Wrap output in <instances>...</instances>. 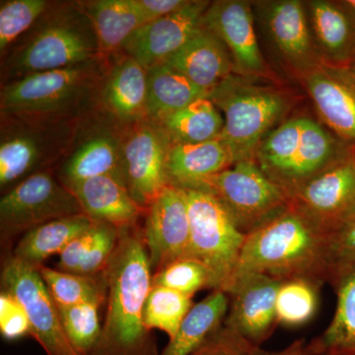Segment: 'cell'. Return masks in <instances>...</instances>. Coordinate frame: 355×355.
<instances>
[{
  "mask_svg": "<svg viewBox=\"0 0 355 355\" xmlns=\"http://www.w3.org/2000/svg\"><path fill=\"white\" fill-rule=\"evenodd\" d=\"M38 270L58 309L103 297L101 287L92 277L74 275L44 266H40Z\"/></svg>",
  "mask_w": 355,
  "mask_h": 355,
  "instance_id": "obj_37",
  "label": "cell"
},
{
  "mask_svg": "<svg viewBox=\"0 0 355 355\" xmlns=\"http://www.w3.org/2000/svg\"><path fill=\"white\" fill-rule=\"evenodd\" d=\"M102 298L92 299L72 307L60 309L65 333L83 355H90L102 336L99 307Z\"/></svg>",
  "mask_w": 355,
  "mask_h": 355,
  "instance_id": "obj_36",
  "label": "cell"
},
{
  "mask_svg": "<svg viewBox=\"0 0 355 355\" xmlns=\"http://www.w3.org/2000/svg\"><path fill=\"white\" fill-rule=\"evenodd\" d=\"M309 17L324 62L345 67L355 55V9L349 1H310Z\"/></svg>",
  "mask_w": 355,
  "mask_h": 355,
  "instance_id": "obj_21",
  "label": "cell"
},
{
  "mask_svg": "<svg viewBox=\"0 0 355 355\" xmlns=\"http://www.w3.org/2000/svg\"><path fill=\"white\" fill-rule=\"evenodd\" d=\"M165 64L209 93L235 70L225 44L202 25Z\"/></svg>",
  "mask_w": 355,
  "mask_h": 355,
  "instance_id": "obj_18",
  "label": "cell"
},
{
  "mask_svg": "<svg viewBox=\"0 0 355 355\" xmlns=\"http://www.w3.org/2000/svg\"><path fill=\"white\" fill-rule=\"evenodd\" d=\"M322 120L334 135L355 147V76L343 67L316 62L302 70Z\"/></svg>",
  "mask_w": 355,
  "mask_h": 355,
  "instance_id": "obj_14",
  "label": "cell"
},
{
  "mask_svg": "<svg viewBox=\"0 0 355 355\" xmlns=\"http://www.w3.org/2000/svg\"><path fill=\"white\" fill-rule=\"evenodd\" d=\"M195 189L211 193L245 235L291 207L288 195L266 176L254 160L236 163L231 169L209 177Z\"/></svg>",
  "mask_w": 355,
  "mask_h": 355,
  "instance_id": "obj_7",
  "label": "cell"
},
{
  "mask_svg": "<svg viewBox=\"0 0 355 355\" xmlns=\"http://www.w3.org/2000/svg\"><path fill=\"white\" fill-rule=\"evenodd\" d=\"M144 243L156 272L188 257L190 216L184 189L169 184L149 205Z\"/></svg>",
  "mask_w": 355,
  "mask_h": 355,
  "instance_id": "obj_13",
  "label": "cell"
},
{
  "mask_svg": "<svg viewBox=\"0 0 355 355\" xmlns=\"http://www.w3.org/2000/svg\"><path fill=\"white\" fill-rule=\"evenodd\" d=\"M305 116L294 118L270 132L257 153L261 169L270 180L275 179L294 157L302 135Z\"/></svg>",
  "mask_w": 355,
  "mask_h": 355,
  "instance_id": "obj_35",
  "label": "cell"
},
{
  "mask_svg": "<svg viewBox=\"0 0 355 355\" xmlns=\"http://www.w3.org/2000/svg\"><path fill=\"white\" fill-rule=\"evenodd\" d=\"M65 187L73 193L86 216L118 229L132 225L144 209L128 187L114 177L90 178Z\"/></svg>",
  "mask_w": 355,
  "mask_h": 355,
  "instance_id": "obj_19",
  "label": "cell"
},
{
  "mask_svg": "<svg viewBox=\"0 0 355 355\" xmlns=\"http://www.w3.org/2000/svg\"><path fill=\"white\" fill-rule=\"evenodd\" d=\"M153 286L167 287L193 297L200 289H210L209 273L200 261L180 259L156 272Z\"/></svg>",
  "mask_w": 355,
  "mask_h": 355,
  "instance_id": "obj_39",
  "label": "cell"
},
{
  "mask_svg": "<svg viewBox=\"0 0 355 355\" xmlns=\"http://www.w3.org/2000/svg\"><path fill=\"white\" fill-rule=\"evenodd\" d=\"M147 69L132 57L119 60L107 76L101 89L105 108L123 123L148 119Z\"/></svg>",
  "mask_w": 355,
  "mask_h": 355,
  "instance_id": "obj_22",
  "label": "cell"
},
{
  "mask_svg": "<svg viewBox=\"0 0 355 355\" xmlns=\"http://www.w3.org/2000/svg\"><path fill=\"white\" fill-rule=\"evenodd\" d=\"M1 284L4 291L12 294L24 306L31 336L46 355H83L65 333L60 309L36 266L12 257L3 266Z\"/></svg>",
  "mask_w": 355,
  "mask_h": 355,
  "instance_id": "obj_9",
  "label": "cell"
},
{
  "mask_svg": "<svg viewBox=\"0 0 355 355\" xmlns=\"http://www.w3.org/2000/svg\"><path fill=\"white\" fill-rule=\"evenodd\" d=\"M266 25L273 43L291 64L301 70L316 62L305 7L298 0H280L268 4Z\"/></svg>",
  "mask_w": 355,
  "mask_h": 355,
  "instance_id": "obj_24",
  "label": "cell"
},
{
  "mask_svg": "<svg viewBox=\"0 0 355 355\" xmlns=\"http://www.w3.org/2000/svg\"><path fill=\"white\" fill-rule=\"evenodd\" d=\"M135 1L146 23L176 12L189 2L188 0H135Z\"/></svg>",
  "mask_w": 355,
  "mask_h": 355,
  "instance_id": "obj_43",
  "label": "cell"
},
{
  "mask_svg": "<svg viewBox=\"0 0 355 355\" xmlns=\"http://www.w3.org/2000/svg\"><path fill=\"white\" fill-rule=\"evenodd\" d=\"M331 286L336 294L335 315L309 342L311 349L317 355H355V268L338 275Z\"/></svg>",
  "mask_w": 355,
  "mask_h": 355,
  "instance_id": "obj_26",
  "label": "cell"
},
{
  "mask_svg": "<svg viewBox=\"0 0 355 355\" xmlns=\"http://www.w3.org/2000/svg\"><path fill=\"white\" fill-rule=\"evenodd\" d=\"M291 205L329 234L355 212V147L289 195Z\"/></svg>",
  "mask_w": 355,
  "mask_h": 355,
  "instance_id": "obj_8",
  "label": "cell"
},
{
  "mask_svg": "<svg viewBox=\"0 0 355 355\" xmlns=\"http://www.w3.org/2000/svg\"><path fill=\"white\" fill-rule=\"evenodd\" d=\"M148 119L157 120L165 114L186 108L209 93L191 83L179 70L162 62L147 69Z\"/></svg>",
  "mask_w": 355,
  "mask_h": 355,
  "instance_id": "obj_30",
  "label": "cell"
},
{
  "mask_svg": "<svg viewBox=\"0 0 355 355\" xmlns=\"http://www.w3.org/2000/svg\"><path fill=\"white\" fill-rule=\"evenodd\" d=\"M229 296L214 291L193 306L176 335L159 355H191L220 329L227 315Z\"/></svg>",
  "mask_w": 355,
  "mask_h": 355,
  "instance_id": "obj_29",
  "label": "cell"
},
{
  "mask_svg": "<svg viewBox=\"0 0 355 355\" xmlns=\"http://www.w3.org/2000/svg\"><path fill=\"white\" fill-rule=\"evenodd\" d=\"M232 164L227 146L219 137L202 144H172L167 161L169 184L198 188L205 180Z\"/></svg>",
  "mask_w": 355,
  "mask_h": 355,
  "instance_id": "obj_25",
  "label": "cell"
},
{
  "mask_svg": "<svg viewBox=\"0 0 355 355\" xmlns=\"http://www.w3.org/2000/svg\"><path fill=\"white\" fill-rule=\"evenodd\" d=\"M0 333L7 340H16L31 335L29 317L24 306L12 294H0Z\"/></svg>",
  "mask_w": 355,
  "mask_h": 355,
  "instance_id": "obj_41",
  "label": "cell"
},
{
  "mask_svg": "<svg viewBox=\"0 0 355 355\" xmlns=\"http://www.w3.org/2000/svg\"><path fill=\"white\" fill-rule=\"evenodd\" d=\"M109 306L99 343L90 355H156L146 340L144 311L153 287L146 243L137 235L119 240L106 268Z\"/></svg>",
  "mask_w": 355,
  "mask_h": 355,
  "instance_id": "obj_2",
  "label": "cell"
},
{
  "mask_svg": "<svg viewBox=\"0 0 355 355\" xmlns=\"http://www.w3.org/2000/svg\"><path fill=\"white\" fill-rule=\"evenodd\" d=\"M330 254L331 284L342 273L355 268V212L327 234Z\"/></svg>",
  "mask_w": 355,
  "mask_h": 355,
  "instance_id": "obj_40",
  "label": "cell"
},
{
  "mask_svg": "<svg viewBox=\"0 0 355 355\" xmlns=\"http://www.w3.org/2000/svg\"><path fill=\"white\" fill-rule=\"evenodd\" d=\"M190 216L188 257L200 261L209 273L210 289L227 292L246 235L225 207L202 189H184Z\"/></svg>",
  "mask_w": 355,
  "mask_h": 355,
  "instance_id": "obj_6",
  "label": "cell"
},
{
  "mask_svg": "<svg viewBox=\"0 0 355 355\" xmlns=\"http://www.w3.org/2000/svg\"><path fill=\"white\" fill-rule=\"evenodd\" d=\"M130 130L121 135L128 188L144 209L169 186L167 161L172 142L163 128L151 119L132 123Z\"/></svg>",
  "mask_w": 355,
  "mask_h": 355,
  "instance_id": "obj_11",
  "label": "cell"
},
{
  "mask_svg": "<svg viewBox=\"0 0 355 355\" xmlns=\"http://www.w3.org/2000/svg\"><path fill=\"white\" fill-rule=\"evenodd\" d=\"M240 355H317L311 349L309 343L306 342L304 338L295 340L286 347V349L277 350V352H270L265 350L261 347H252L246 352Z\"/></svg>",
  "mask_w": 355,
  "mask_h": 355,
  "instance_id": "obj_44",
  "label": "cell"
},
{
  "mask_svg": "<svg viewBox=\"0 0 355 355\" xmlns=\"http://www.w3.org/2000/svg\"><path fill=\"white\" fill-rule=\"evenodd\" d=\"M209 98L225 116L219 139L227 146L233 165L254 160L270 128L288 109L282 92L251 83L241 74L226 77Z\"/></svg>",
  "mask_w": 355,
  "mask_h": 355,
  "instance_id": "obj_5",
  "label": "cell"
},
{
  "mask_svg": "<svg viewBox=\"0 0 355 355\" xmlns=\"http://www.w3.org/2000/svg\"><path fill=\"white\" fill-rule=\"evenodd\" d=\"M345 69H349L350 72L355 76V55L352 57V60H349V64L345 65Z\"/></svg>",
  "mask_w": 355,
  "mask_h": 355,
  "instance_id": "obj_45",
  "label": "cell"
},
{
  "mask_svg": "<svg viewBox=\"0 0 355 355\" xmlns=\"http://www.w3.org/2000/svg\"><path fill=\"white\" fill-rule=\"evenodd\" d=\"M254 345H250L223 324L191 355H240Z\"/></svg>",
  "mask_w": 355,
  "mask_h": 355,
  "instance_id": "obj_42",
  "label": "cell"
},
{
  "mask_svg": "<svg viewBox=\"0 0 355 355\" xmlns=\"http://www.w3.org/2000/svg\"><path fill=\"white\" fill-rule=\"evenodd\" d=\"M202 25L214 32L225 44L234 64L235 71L245 76L266 74L251 6L240 0L210 2L203 15Z\"/></svg>",
  "mask_w": 355,
  "mask_h": 355,
  "instance_id": "obj_16",
  "label": "cell"
},
{
  "mask_svg": "<svg viewBox=\"0 0 355 355\" xmlns=\"http://www.w3.org/2000/svg\"><path fill=\"white\" fill-rule=\"evenodd\" d=\"M118 233L119 229L110 224L93 222L60 254V270L92 277L106 268L118 246Z\"/></svg>",
  "mask_w": 355,
  "mask_h": 355,
  "instance_id": "obj_28",
  "label": "cell"
},
{
  "mask_svg": "<svg viewBox=\"0 0 355 355\" xmlns=\"http://www.w3.org/2000/svg\"><path fill=\"white\" fill-rule=\"evenodd\" d=\"M15 120V119H14ZM18 121V120H17ZM20 128H1L0 141V186L6 188L38 173L37 169L55 154L36 123L22 121ZM18 183V184H19Z\"/></svg>",
  "mask_w": 355,
  "mask_h": 355,
  "instance_id": "obj_20",
  "label": "cell"
},
{
  "mask_svg": "<svg viewBox=\"0 0 355 355\" xmlns=\"http://www.w3.org/2000/svg\"><path fill=\"white\" fill-rule=\"evenodd\" d=\"M85 214H76L46 222L27 231L18 243L14 256L18 260L36 266L53 254H60L74 238L93 224Z\"/></svg>",
  "mask_w": 355,
  "mask_h": 355,
  "instance_id": "obj_31",
  "label": "cell"
},
{
  "mask_svg": "<svg viewBox=\"0 0 355 355\" xmlns=\"http://www.w3.org/2000/svg\"><path fill=\"white\" fill-rule=\"evenodd\" d=\"M94 26L101 57L123 49L128 38L146 21L135 0L81 2Z\"/></svg>",
  "mask_w": 355,
  "mask_h": 355,
  "instance_id": "obj_27",
  "label": "cell"
},
{
  "mask_svg": "<svg viewBox=\"0 0 355 355\" xmlns=\"http://www.w3.org/2000/svg\"><path fill=\"white\" fill-rule=\"evenodd\" d=\"M46 0H6L0 2V51L3 53L36 24L46 12Z\"/></svg>",
  "mask_w": 355,
  "mask_h": 355,
  "instance_id": "obj_38",
  "label": "cell"
},
{
  "mask_svg": "<svg viewBox=\"0 0 355 355\" xmlns=\"http://www.w3.org/2000/svg\"><path fill=\"white\" fill-rule=\"evenodd\" d=\"M323 286L321 282L308 279L284 280L275 303L277 324L298 328L309 323L317 314Z\"/></svg>",
  "mask_w": 355,
  "mask_h": 355,
  "instance_id": "obj_33",
  "label": "cell"
},
{
  "mask_svg": "<svg viewBox=\"0 0 355 355\" xmlns=\"http://www.w3.org/2000/svg\"><path fill=\"white\" fill-rule=\"evenodd\" d=\"M193 306L191 296L167 287L153 286L144 306V327L146 330L164 331L171 340Z\"/></svg>",
  "mask_w": 355,
  "mask_h": 355,
  "instance_id": "obj_34",
  "label": "cell"
},
{
  "mask_svg": "<svg viewBox=\"0 0 355 355\" xmlns=\"http://www.w3.org/2000/svg\"><path fill=\"white\" fill-rule=\"evenodd\" d=\"M282 282L252 273L233 280L227 292L229 308L223 326L254 347H261L277 327V292Z\"/></svg>",
  "mask_w": 355,
  "mask_h": 355,
  "instance_id": "obj_12",
  "label": "cell"
},
{
  "mask_svg": "<svg viewBox=\"0 0 355 355\" xmlns=\"http://www.w3.org/2000/svg\"><path fill=\"white\" fill-rule=\"evenodd\" d=\"M101 60L6 83L0 92L2 116L53 125L74 116L92 100L99 87Z\"/></svg>",
  "mask_w": 355,
  "mask_h": 355,
  "instance_id": "obj_4",
  "label": "cell"
},
{
  "mask_svg": "<svg viewBox=\"0 0 355 355\" xmlns=\"http://www.w3.org/2000/svg\"><path fill=\"white\" fill-rule=\"evenodd\" d=\"M209 1H189L183 8L140 26L123 44L125 55L146 69L171 58L202 25Z\"/></svg>",
  "mask_w": 355,
  "mask_h": 355,
  "instance_id": "obj_15",
  "label": "cell"
},
{
  "mask_svg": "<svg viewBox=\"0 0 355 355\" xmlns=\"http://www.w3.org/2000/svg\"><path fill=\"white\" fill-rule=\"evenodd\" d=\"M352 147L316 121L305 118L297 153L272 181L289 197L292 191L349 153Z\"/></svg>",
  "mask_w": 355,
  "mask_h": 355,
  "instance_id": "obj_17",
  "label": "cell"
},
{
  "mask_svg": "<svg viewBox=\"0 0 355 355\" xmlns=\"http://www.w3.org/2000/svg\"><path fill=\"white\" fill-rule=\"evenodd\" d=\"M172 144H202L218 139L224 128L220 112L209 97L200 98L186 108L157 120Z\"/></svg>",
  "mask_w": 355,
  "mask_h": 355,
  "instance_id": "obj_32",
  "label": "cell"
},
{
  "mask_svg": "<svg viewBox=\"0 0 355 355\" xmlns=\"http://www.w3.org/2000/svg\"><path fill=\"white\" fill-rule=\"evenodd\" d=\"M84 214L67 187L46 172H38L14 186L0 200V222L6 232H18L64 217Z\"/></svg>",
  "mask_w": 355,
  "mask_h": 355,
  "instance_id": "obj_10",
  "label": "cell"
},
{
  "mask_svg": "<svg viewBox=\"0 0 355 355\" xmlns=\"http://www.w3.org/2000/svg\"><path fill=\"white\" fill-rule=\"evenodd\" d=\"M50 6L6 58L2 69L9 83L102 58L94 26L81 2L53 10Z\"/></svg>",
  "mask_w": 355,
  "mask_h": 355,
  "instance_id": "obj_3",
  "label": "cell"
},
{
  "mask_svg": "<svg viewBox=\"0 0 355 355\" xmlns=\"http://www.w3.org/2000/svg\"><path fill=\"white\" fill-rule=\"evenodd\" d=\"M100 176L116 178L128 187L123 137L110 132L91 135L69 156L62 169L64 186Z\"/></svg>",
  "mask_w": 355,
  "mask_h": 355,
  "instance_id": "obj_23",
  "label": "cell"
},
{
  "mask_svg": "<svg viewBox=\"0 0 355 355\" xmlns=\"http://www.w3.org/2000/svg\"><path fill=\"white\" fill-rule=\"evenodd\" d=\"M252 273L280 282L308 279L329 284L328 237L291 205L246 235L232 282Z\"/></svg>",
  "mask_w": 355,
  "mask_h": 355,
  "instance_id": "obj_1",
  "label": "cell"
},
{
  "mask_svg": "<svg viewBox=\"0 0 355 355\" xmlns=\"http://www.w3.org/2000/svg\"><path fill=\"white\" fill-rule=\"evenodd\" d=\"M347 1H349L350 6L354 7V8L355 9V0H347Z\"/></svg>",
  "mask_w": 355,
  "mask_h": 355,
  "instance_id": "obj_46",
  "label": "cell"
}]
</instances>
